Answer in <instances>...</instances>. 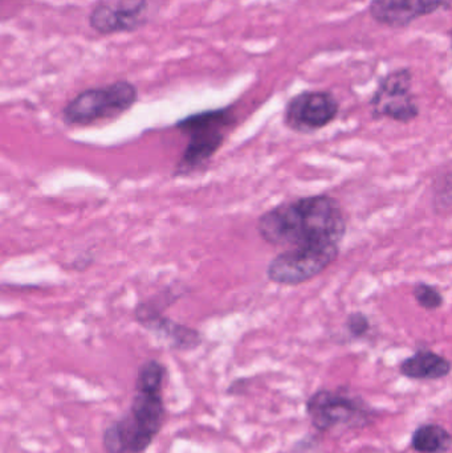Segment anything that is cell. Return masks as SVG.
I'll return each mask as SVG.
<instances>
[{"mask_svg":"<svg viewBox=\"0 0 452 453\" xmlns=\"http://www.w3.org/2000/svg\"><path fill=\"white\" fill-rule=\"evenodd\" d=\"M260 237L273 247L341 244L347 220L333 196H307L279 204L257 220Z\"/></svg>","mask_w":452,"mask_h":453,"instance_id":"obj_1","label":"cell"},{"mask_svg":"<svg viewBox=\"0 0 452 453\" xmlns=\"http://www.w3.org/2000/svg\"><path fill=\"white\" fill-rule=\"evenodd\" d=\"M166 366L157 359L141 365L129 409L103 430L101 443L105 453H145L150 449L166 419Z\"/></svg>","mask_w":452,"mask_h":453,"instance_id":"obj_2","label":"cell"},{"mask_svg":"<svg viewBox=\"0 0 452 453\" xmlns=\"http://www.w3.org/2000/svg\"><path fill=\"white\" fill-rule=\"evenodd\" d=\"M235 124L233 108L199 111L180 119L175 127L188 138V146L178 164L174 177H188L206 166L218 153Z\"/></svg>","mask_w":452,"mask_h":453,"instance_id":"obj_3","label":"cell"},{"mask_svg":"<svg viewBox=\"0 0 452 453\" xmlns=\"http://www.w3.org/2000/svg\"><path fill=\"white\" fill-rule=\"evenodd\" d=\"M308 419L318 433H331L336 428L360 430L376 420V409L363 396L348 388H320L305 403Z\"/></svg>","mask_w":452,"mask_h":453,"instance_id":"obj_4","label":"cell"},{"mask_svg":"<svg viewBox=\"0 0 452 453\" xmlns=\"http://www.w3.org/2000/svg\"><path fill=\"white\" fill-rule=\"evenodd\" d=\"M140 98L138 88L127 80L89 88L64 106L63 121L68 127H90L117 119L129 111Z\"/></svg>","mask_w":452,"mask_h":453,"instance_id":"obj_5","label":"cell"},{"mask_svg":"<svg viewBox=\"0 0 452 453\" xmlns=\"http://www.w3.org/2000/svg\"><path fill=\"white\" fill-rule=\"evenodd\" d=\"M340 245L321 244L288 248L267 266V277L276 284L296 287L323 273L339 257Z\"/></svg>","mask_w":452,"mask_h":453,"instance_id":"obj_6","label":"cell"},{"mask_svg":"<svg viewBox=\"0 0 452 453\" xmlns=\"http://www.w3.org/2000/svg\"><path fill=\"white\" fill-rule=\"evenodd\" d=\"M413 73L410 69L400 68L379 80L369 106L374 119H389L409 124L419 116V106L413 93Z\"/></svg>","mask_w":452,"mask_h":453,"instance_id":"obj_7","label":"cell"},{"mask_svg":"<svg viewBox=\"0 0 452 453\" xmlns=\"http://www.w3.org/2000/svg\"><path fill=\"white\" fill-rule=\"evenodd\" d=\"M340 104L328 90H305L287 104L284 122L296 133H315L339 116Z\"/></svg>","mask_w":452,"mask_h":453,"instance_id":"obj_8","label":"cell"},{"mask_svg":"<svg viewBox=\"0 0 452 453\" xmlns=\"http://www.w3.org/2000/svg\"><path fill=\"white\" fill-rule=\"evenodd\" d=\"M149 0H103L88 16L90 28L100 35L134 32L148 23Z\"/></svg>","mask_w":452,"mask_h":453,"instance_id":"obj_9","label":"cell"},{"mask_svg":"<svg viewBox=\"0 0 452 453\" xmlns=\"http://www.w3.org/2000/svg\"><path fill=\"white\" fill-rule=\"evenodd\" d=\"M135 321L149 330L151 334L167 343L170 349L177 351H190L203 342V337L198 330L186 325L178 324L154 305L153 301L138 303L134 311Z\"/></svg>","mask_w":452,"mask_h":453,"instance_id":"obj_10","label":"cell"},{"mask_svg":"<svg viewBox=\"0 0 452 453\" xmlns=\"http://www.w3.org/2000/svg\"><path fill=\"white\" fill-rule=\"evenodd\" d=\"M450 0H371L369 15L389 28H406L418 19L448 10Z\"/></svg>","mask_w":452,"mask_h":453,"instance_id":"obj_11","label":"cell"},{"mask_svg":"<svg viewBox=\"0 0 452 453\" xmlns=\"http://www.w3.org/2000/svg\"><path fill=\"white\" fill-rule=\"evenodd\" d=\"M402 377L413 380H441L450 375L451 362L435 351L421 349L400 365Z\"/></svg>","mask_w":452,"mask_h":453,"instance_id":"obj_12","label":"cell"},{"mask_svg":"<svg viewBox=\"0 0 452 453\" xmlns=\"http://www.w3.org/2000/svg\"><path fill=\"white\" fill-rule=\"evenodd\" d=\"M450 431L437 423L419 426L411 436L410 447L418 453H448L451 449Z\"/></svg>","mask_w":452,"mask_h":453,"instance_id":"obj_13","label":"cell"},{"mask_svg":"<svg viewBox=\"0 0 452 453\" xmlns=\"http://www.w3.org/2000/svg\"><path fill=\"white\" fill-rule=\"evenodd\" d=\"M413 296L421 308L426 311H437L443 305V295L434 285L427 282H418L413 288Z\"/></svg>","mask_w":452,"mask_h":453,"instance_id":"obj_14","label":"cell"},{"mask_svg":"<svg viewBox=\"0 0 452 453\" xmlns=\"http://www.w3.org/2000/svg\"><path fill=\"white\" fill-rule=\"evenodd\" d=\"M345 326H347L350 337L355 338V340H361L371 330V321H369L365 314L361 313V311H356V313L348 316Z\"/></svg>","mask_w":452,"mask_h":453,"instance_id":"obj_15","label":"cell"},{"mask_svg":"<svg viewBox=\"0 0 452 453\" xmlns=\"http://www.w3.org/2000/svg\"><path fill=\"white\" fill-rule=\"evenodd\" d=\"M0 4H2V0H0Z\"/></svg>","mask_w":452,"mask_h":453,"instance_id":"obj_16","label":"cell"}]
</instances>
